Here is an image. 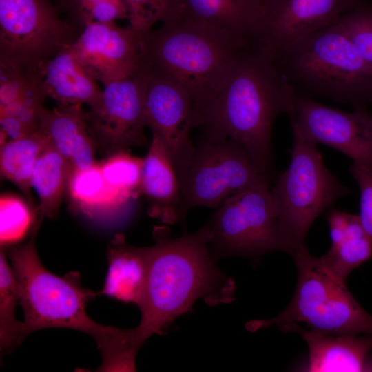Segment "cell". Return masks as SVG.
Listing matches in <instances>:
<instances>
[{
  "label": "cell",
  "mask_w": 372,
  "mask_h": 372,
  "mask_svg": "<svg viewBox=\"0 0 372 372\" xmlns=\"http://www.w3.org/2000/svg\"><path fill=\"white\" fill-rule=\"evenodd\" d=\"M298 332L306 341L309 352L307 371L311 372L364 371L365 359L372 348V334H333L297 324L281 328Z\"/></svg>",
  "instance_id": "obj_19"
},
{
  "label": "cell",
  "mask_w": 372,
  "mask_h": 372,
  "mask_svg": "<svg viewBox=\"0 0 372 372\" xmlns=\"http://www.w3.org/2000/svg\"><path fill=\"white\" fill-rule=\"evenodd\" d=\"M46 98L30 81L29 85L20 97L3 107L0 116H12L30 133L40 129L39 109Z\"/></svg>",
  "instance_id": "obj_31"
},
{
  "label": "cell",
  "mask_w": 372,
  "mask_h": 372,
  "mask_svg": "<svg viewBox=\"0 0 372 372\" xmlns=\"http://www.w3.org/2000/svg\"><path fill=\"white\" fill-rule=\"evenodd\" d=\"M364 0H269L250 42L269 54L334 23Z\"/></svg>",
  "instance_id": "obj_13"
},
{
  "label": "cell",
  "mask_w": 372,
  "mask_h": 372,
  "mask_svg": "<svg viewBox=\"0 0 372 372\" xmlns=\"http://www.w3.org/2000/svg\"><path fill=\"white\" fill-rule=\"evenodd\" d=\"M25 73L30 81L47 98L59 105H96L103 90L83 68L71 46L54 56L29 68Z\"/></svg>",
  "instance_id": "obj_16"
},
{
  "label": "cell",
  "mask_w": 372,
  "mask_h": 372,
  "mask_svg": "<svg viewBox=\"0 0 372 372\" xmlns=\"http://www.w3.org/2000/svg\"><path fill=\"white\" fill-rule=\"evenodd\" d=\"M292 129L293 148L288 168L270 189L285 251L304 246L316 218L350 190L324 165L315 143Z\"/></svg>",
  "instance_id": "obj_7"
},
{
  "label": "cell",
  "mask_w": 372,
  "mask_h": 372,
  "mask_svg": "<svg viewBox=\"0 0 372 372\" xmlns=\"http://www.w3.org/2000/svg\"><path fill=\"white\" fill-rule=\"evenodd\" d=\"M128 18V10L123 1L103 0L91 7L81 22L83 25L92 21L110 23L115 22L116 19Z\"/></svg>",
  "instance_id": "obj_34"
},
{
  "label": "cell",
  "mask_w": 372,
  "mask_h": 372,
  "mask_svg": "<svg viewBox=\"0 0 372 372\" xmlns=\"http://www.w3.org/2000/svg\"><path fill=\"white\" fill-rule=\"evenodd\" d=\"M69 173L67 161L50 142L38 157L32 176V186L39 198L36 209L43 218L57 214Z\"/></svg>",
  "instance_id": "obj_24"
},
{
  "label": "cell",
  "mask_w": 372,
  "mask_h": 372,
  "mask_svg": "<svg viewBox=\"0 0 372 372\" xmlns=\"http://www.w3.org/2000/svg\"><path fill=\"white\" fill-rule=\"evenodd\" d=\"M129 14V25L138 31L149 32L157 22L182 16L180 0H121Z\"/></svg>",
  "instance_id": "obj_29"
},
{
  "label": "cell",
  "mask_w": 372,
  "mask_h": 372,
  "mask_svg": "<svg viewBox=\"0 0 372 372\" xmlns=\"http://www.w3.org/2000/svg\"><path fill=\"white\" fill-rule=\"evenodd\" d=\"M147 69V125L168 149L180 183L195 151L191 140V132L195 127L194 102L189 93L178 83Z\"/></svg>",
  "instance_id": "obj_14"
},
{
  "label": "cell",
  "mask_w": 372,
  "mask_h": 372,
  "mask_svg": "<svg viewBox=\"0 0 372 372\" xmlns=\"http://www.w3.org/2000/svg\"><path fill=\"white\" fill-rule=\"evenodd\" d=\"M291 128L315 143L338 150L372 170V114L367 106L351 112L295 92Z\"/></svg>",
  "instance_id": "obj_12"
},
{
  "label": "cell",
  "mask_w": 372,
  "mask_h": 372,
  "mask_svg": "<svg viewBox=\"0 0 372 372\" xmlns=\"http://www.w3.org/2000/svg\"><path fill=\"white\" fill-rule=\"evenodd\" d=\"M292 256L298 279L291 301L272 318L248 322V331L300 322L327 333L372 334V314L356 302L344 281L327 269L320 258L311 255L305 245Z\"/></svg>",
  "instance_id": "obj_6"
},
{
  "label": "cell",
  "mask_w": 372,
  "mask_h": 372,
  "mask_svg": "<svg viewBox=\"0 0 372 372\" xmlns=\"http://www.w3.org/2000/svg\"><path fill=\"white\" fill-rule=\"evenodd\" d=\"M148 71L144 63L122 79L103 86L99 103L85 112L95 146L111 155L145 147Z\"/></svg>",
  "instance_id": "obj_11"
},
{
  "label": "cell",
  "mask_w": 372,
  "mask_h": 372,
  "mask_svg": "<svg viewBox=\"0 0 372 372\" xmlns=\"http://www.w3.org/2000/svg\"><path fill=\"white\" fill-rule=\"evenodd\" d=\"M248 40L181 17L144 32L143 60L149 70L183 87L200 103L246 49Z\"/></svg>",
  "instance_id": "obj_5"
},
{
  "label": "cell",
  "mask_w": 372,
  "mask_h": 372,
  "mask_svg": "<svg viewBox=\"0 0 372 372\" xmlns=\"http://www.w3.org/2000/svg\"><path fill=\"white\" fill-rule=\"evenodd\" d=\"M99 164L106 183L124 198L130 201L141 194L143 158L121 150Z\"/></svg>",
  "instance_id": "obj_27"
},
{
  "label": "cell",
  "mask_w": 372,
  "mask_h": 372,
  "mask_svg": "<svg viewBox=\"0 0 372 372\" xmlns=\"http://www.w3.org/2000/svg\"><path fill=\"white\" fill-rule=\"evenodd\" d=\"M269 55L296 93L353 108L372 103V65L335 23Z\"/></svg>",
  "instance_id": "obj_4"
},
{
  "label": "cell",
  "mask_w": 372,
  "mask_h": 372,
  "mask_svg": "<svg viewBox=\"0 0 372 372\" xmlns=\"http://www.w3.org/2000/svg\"><path fill=\"white\" fill-rule=\"evenodd\" d=\"M252 29L260 20L269 0H240Z\"/></svg>",
  "instance_id": "obj_35"
},
{
  "label": "cell",
  "mask_w": 372,
  "mask_h": 372,
  "mask_svg": "<svg viewBox=\"0 0 372 372\" xmlns=\"http://www.w3.org/2000/svg\"><path fill=\"white\" fill-rule=\"evenodd\" d=\"M56 1L62 5H69L72 2V0H56Z\"/></svg>",
  "instance_id": "obj_37"
},
{
  "label": "cell",
  "mask_w": 372,
  "mask_h": 372,
  "mask_svg": "<svg viewBox=\"0 0 372 372\" xmlns=\"http://www.w3.org/2000/svg\"><path fill=\"white\" fill-rule=\"evenodd\" d=\"M348 36L362 57L372 65V5L364 2L335 22Z\"/></svg>",
  "instance_id": "obj_30"
},
{
  "label": "cell",
  "mask_w": 372,
  "mask_h": 372,
  "mask_svg": "<svg viewBox=\"0 0 372 372\" xmlns=\"http://www.w3.org/2000/svg\"><path fill=\"white\" fill-rule=\"evenodd\" d=\"M66 192L72 206L92 219L113 217L129 202L109 186L97 163L70 171Z\"/></svg>",
  "instance_id": "obj_22"
},
{
  "label": "cell",
  "mask_w": 372,
  "mask_h": 372,
  "mask_svg": "<svg viewBox=\"0 0 372 372\" xmlns=\"http://www.w3.org/2000/svg\"><path fill=\"white\" fill-rule=\"evenodd\" d=\"M43 218L37 216L27 242L8 247V256L20 288V304L26 333L46 328H65L90 335L102 355L99 371H134L138 353L131 329L105 326L92 320L87 304L97 293L83 287L77 271L63 276L48 271L36 248Z\"/></svg>",
  "instance_id": "obj_2"
},
{
  "label": "cell",
  "mask_w": 372,
  "mask_h": 372,
  "mask_svg": "<svg viewBox=\"0 0 372 372\" xmlns=\"http://www.w3.org/2000/svg\"><path fill=\"white\" fill-rule=\"evenodd\" d=\"M182 17L249 40L251 27L240 0H180Z\"/></svg>",
  "instance_id": "obj_25"
},
{
  "label": "cell",
  "mask_w": 372,
  "mask_h": 372,
  "mask_svg": "<svg viewBox=\"0 0 372 372\" xmlns=\"http://www.w3.org/2000/svg\"><path fill=\"white\" fill-rule=\"evenodd\" d=\"M294 94L271 56L249 43L207 96L194 107V127L204 134L236 142L269 176L273 123L282 113L289 119L293 117Z\"/></svg>",
  "instance_id": "obj_1"
},
{
  "label": "cell",
  "mask_w": 372,
  "mask_h": 372,
  "mask_svg": "<svg viewBox=\"0 0 372 372\" xmlns=\"http://www.w3.org/2000/svg\"><path fill=\"white\" fill-rule=\"evenodd\" d=\"M79 34L48 0H0V61L22 71L70 47Z\"/></svg>",
  "instance_id": "obj_10"
},
{
  "label": "cell",
  "mask_w": 372,
  "mask_h": 372,
  "mask_svg": "<svg viewBox=\"0 0 372 372\" xmlns=\"http://www.w3.org/2000/svg\"><path fill=\"white\" fill-rule=\"evenodd\" d=\"M5 247L0 251V347L6 352L12 351L28 335L24 322L15 317V309L20 303V288L8 262Z\"/></svg>",
  "instance_id": "obj_26"
},
{
  "label": "cell",
  "mask_w": 372,
  "mask_h": 372,
  "mask_svg": "<svg viewBox=\"0 0 372 372\" xmlns=\"http://www.w3.org/2000/svg\"><path fill=\"white\" fill-rule=\"evenodd\" d=\"M50 140L41 128L25 137L1 145L2 177L16 185L32 205V176L37 160Z\"/></svg>",
  "instance_id": "obj_23"
},
{
  "label": "cell",
  "mask_w": 372,
  "mask_h": 372,
  "mask_svg": "<svg viewBox=\"0 0 372 372\" xmlns=\"http://www.w3.org/2000/svg\"><path fill=\"white\" fill-rule=\"evenodd\" d=\"M349 171L360 189L358 216L364 230L372 240V170L364 165L353 162Z\"/></svg>",
  "instance_id": "obj_32"
},
{
  "label": "cell",
  "mask_w": 372,
  "mask_h": 372,
  "mask_svg": "<svg viewBox=\"0 0 372 372\" xmlns=\"http://www.w3.org/2000/svg\"><path fill=\"white\" fill-rule=\"evenodd\" d=\"M107 275L97 294L138 307L147 282L149 247L134 246L123 234H116L107 245Z\"/></svg>",
  "instance_id": "obj_20"
},
{
  "label": "cell",
  "mask_w": 372,
  "mask_h": 372,
  "mask_svg": "<svg viewBox=\"0 0 372 372\" xmlns=\"http://www.w3.org/2000/svg\"><path fill=\"white\" fill-rule=\"evenodd\" d=\"M327 220L331 246L320 258L335 276L345 281L353 270L371 258L372 240L357 215L331 209Z\"/></svg>",
  "instance_id": "obj_21"
},
{
  "label": "cell",
  "mask_w": 372,
  "mask_h": 372,
  "mask_svg": "<svg viewBox=\"0 0 372 372\" xmlns=\"http://www.w3.org/2000/svg\"></svg>",
  "instance_id": "obj_38"
},
{
  "label": "cell",
  "mask_w": 372,
  "mask_h": 372,
  "mask_svg": "<svg viewBox=\"0 0 372 372\" xmlns=\"http://www.w3.org/2000/svg\"><path fill=\"white\" fill-rule=\"evenodd\" d=\"M204 227L214 260L285 251L269 184L231 196L217 208Z\"/></svg>",
  "instance_id": "obj_8"
},
{
  "label": "cell",
  "mask_w": 372,
  "mask_h": 372,
  "mask_svg": "<svg viewBox=\"0 0 372 372\" xmlns=\"http://www.w3.org/2000/svg\"><path fill=\"white\" fill-rule=\"evenodd\" d=\"M152 141L143 158L141 194L147 203V213L163 224L181 220L182 194L172 158L159 136L152 132Z\"/></svg>",
  "instance_id": "obj_17"
},
{
  "label": "cell",
  "mask_w": 372,
  "mask_h": 372,
  "mask_svg": "<svg viewBox=\"0 0 372 372\" xmlns=\"http://www.w3.org/2000/svg\"><path fill=\"white\" fill-rule=\"evenodd\" d=\"M29 85L25 72L0 61V107L17 99Z\"/></svg>",
  "instance_id": "obj_33"
},
{
  "label": "cell",
  "mask_w": 372,
  "mask_h": 372,
  "mask_svg": "<svg viewBox=\"0 0 372 372\" xmlns=\"http://www.w3.org/2000/svg\"><path fill=\"white\" fill-rule=\"evenodd\" d=\"M149 268L141 304L140 324L134 328L140 347L161 334L176 318L189 311L198 299L211 306L234 299L235 284L214 263L204 226L172 238L165 227L154 230Z\"/></svg>",
  "instance_id": "obj_3"
},
{
  "label": "cell",
  "mask_w": 372,
  "mask_h": 372,
  "mask_svg": "<svg viewBox=\"0 0 372 372\" xmlns=\"http://www.w3.org/2000/svg\"><path fill=\"white\" fill-rule=\"evenodd\" d=\"M37 209L32 211L20 198L6 194L0 198L1 247L11 246L21 241L32 230Z\"/></svg>",
  "instance_id": "obj_28"
},
{
  "label": "cell",
  "mask_w": 372,
  "mask_h": 372,
  "mask_svg": "<svg viewBox=\"0 0 372 372\" xmlns=\"http://www.w3.org/2000/svg\"><path fill=\"white\" fill-rule=\"evenodd\" d=\"M71 48L85 71L103 86L130 74L143 64L144 32L115 22H89Z\"/></svg>",
  "instance_id": "obj_15"
},
{
  "label": "cell",
  "mask_w": 372,
  "mask_h": 372,
  "mask_svg": "<svg viewBox=\"0 0 372 372\" xmlns=\"http://www.w3.org/2000/svg\"><path fill=\"white\" fill-rule=\"evenodd\" d=\"M269 180L238 143L204 134L180 182L181 220L194 207L218 208L235 194Z\"/></svg>",
  "instance_id": "obj_9"
},
{
  "label": "cell",
  "mask_w": 372,
  "mask_h": 372,
  "mask_svg": "<svg viewBox=\"0 0 372 372\" xmlns=\"http://www.w3.org/2000/svg\"><path fill=\"white\" fill-rule=\"evenodd\" d=\"M103 0H72L74 2V6L76 8V13L82 21L87 16L91 7L96 3ZM110 1H121V0H110Z\"/></svg>",
  "instance_id": "obj_36"
},
{
  "label": "cell",
  "mask_w": 372,
  "mask_h": 372,
  "mask_svg": "<svg viewBox=\"0 0 372 372\" xmlns=\"http://www.w3.org/2000/svg\"><path fill=\"white\" fill-rule=\"evenodd\" d=\"M82 105H59L39 109L40 128L67 161L70 172L95 163V143Z\"/></svg>",
  "instance_id": "obj_18"
}]
</instances>
